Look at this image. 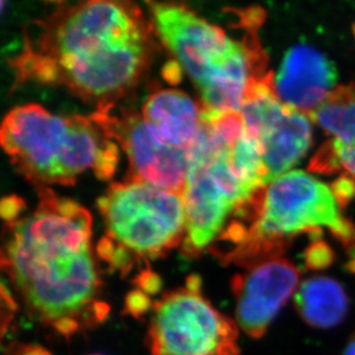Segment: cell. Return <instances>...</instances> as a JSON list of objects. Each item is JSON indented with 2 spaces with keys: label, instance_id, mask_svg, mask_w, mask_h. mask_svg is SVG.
Here are the masks:
<instances>
[{
  "label": "cell",
  "instance_id": "obj_1",
  "mask_svg": "<svg viewBox=\"0 0 355 355\" xmlns=\"http://www.w3.org/2000/svg\"><path fill=\"white\" fill-rule=\"evenodd\" d=\"M1 266L29 312L66 337L104 321L101 281L92 255V218L76 201L40 188L36 207L21 215L17 198L3 201Z\"/></svg>",
  "mask_w": 355,
  "mask_h": 355
},
{
  "label": "cell",
  "instance_id": "obj_2",
  "mask_svg": "<svg viewBox=\"0 0 355 355\" xmlns=\"http://www.w3.org/2000/svg\"><path fill=\"white\" fill-rule=\"evenodd\" d=\"M152 28L130 1L62 5L29 28L10 66L20 83L62 85L101 105L129 91L148 69Z\"/></svg>",
  "mask_w": 355,
  "mask_h": 355
},
{
  "label": "cell",
  "instance_id": "obj_3",
  "mask_svg": "<svg viewBox=\"0 0 355 355\" xmlns=\"http://www.w3.org/2000/svg\"><path fill=\"white\" fill-rule=\"evenodd\" d=\"M202 110V121L191 148L183 192L188 257L200 254L228 228L266 188L251 155L241 143L245 131L241 112Z\"/></svg>",
  "mask_w": 355,
  "mask_h": 355
},
{
  "label": "cell",
  "instance_id": "obj_4",
  "mask_svg": "<svg viewBox=\"0 0 355 355\" xmlns=\"http://www.w3.org/2000/svg\"><path fill=\"white\" fill-rule=\"evenodd\" d=\"M0 144L17 171L40 188L73 184L87 171L107 180L119 162L118 145L99 111L60 115L40 105H20L5 115Z\"/></svg>",
  "mask_w": 355,
  "mask_h": 355
},
{
  "label": "cell",
  "instance_id": "obj_5",
  "mask_svg": "<svg viewBox=\"0 0 355 355\" xmlns=\"http://www.w3.org/2000/svg\"><path fill=\"white\" fill-rule=\"evenodd\" d=\"M321 228L347 250L355 248L354 225L344 218L331 188L305 171H288L266 187L245 222L230 228L218 258L248 268L279 258L299 234L309 232L318 241Z\"/></svg>",
  "mask_w": 355,
  "mask_h": 355
},
{
  "label": "cell",
  "instance_id": "obj_6",
  "mask_svg": "<svg viewBox=\"0 0 355 355\" xmlns=\"http://www.w3.org/2000/svg\"><path fill=\"white\" fill-rule=\"evenodd\" d=\"M157 34L200 92L202 108L241 112L248 85L266 73L255 36L237 40L183 3H148Z\"/></svg>",
  "mask_w": 355,
  "mask_h": 355
},
{
  "label": "cell",
  "instance_id": "obj_7",
  "mask_svg": "<svg viewBox=\"0 0 355 355\" xmlns=\"http://www.w3.org/2000/svg\"><path fill=\"white\" fill-rule=\"evenodd\" d=\"M106 237L98 252L112 267L128 272L136 262L159 258L183 243V196L128 178L98 199Z\"/></svg>",
  "mask_w": 355,
  "mask_h": 355
},
{
  "label": "cell",
  "instance_id": "obj_8",
  "mask_svg": "<svg viewBox=\"0 0 355 355\" xmlns=\"http://www.w3.org/2000/svg\"><path fill=\"white\" fill-rule=\"evenodd\" d=\"M148 338L151 355H239L237 325L201 295L197 276L155 302Z\"/></svg>",
  "mask_w": 355,
  "mask_h": 355
},
{
  "label": "cell",
  "instance_id": "obj_9",
  "mask_svg": "<svg viewBox=\"0 0 355 355\" xmlns=\"http://www.w3.org/2000/svg\"><path fill=\"white\" fill-rule=\"evenodd\" d=\"M241 115L248 134L260 146L268 184L288 173L312 145L311 119L282 104L274 90L272 74L252 80Z\"/></svg>",
  "mask_w": 355,
  "mask_h": 355
},
{
  "label": "cell",
  "instance_id": "obj_10",
  "mask_svg": "<svg viewBox=\"0 0 355 355\" xmlns=\"http://www.w3.org/2000/svg\"><path fill=\"white\" fill-rule=\"evenodd\" d=\"M98 111L127 153L129 178L183 196L190 162L189 150L162 141L141 114H112L111 104L101 105Z\"/></svg>",
  "mask_w": 355,
  "mask_h": 355
},
{
  "label": "cell",
  "instance_id": "obj_11",
  "mask_svg": "<svg viewBox=\"0 0 355 355\" xmlns=\"http://www.w3.org/2000/svg\"><path fill=\"white\" fill-rule=\"evenodd\" d=\"M300 272L285 259L274 258L246 268L232 281L236 318L252 338L265 335L282 307L298 288Z\"/></svg>",
  "mask_w": 355,
  "mask_h": 355
},
{
  "label": "cell",
  "instance_id": "obj_12",
  "mask_svg": "<svg viewBox=\"0 0 355 355\" xmlns=\"http://www.w3.org/2000/svg\"><path fill=\"white\" fill-rule=\"evenodd\" d=\"M336 82L335 64L309 44L288 49L272 75L274 90L282 104L307 116L335 90Z\"/></svg>",
  "mask_w": 355,
  "mask_h": 355
},
{
  "label": "cell",
  "instance_id": "obj_13",
  "mask_svg": "<svg viewBox=\"0 0 355 355\" xmlns=\"http://www.w3.org/2000/svg\"><path fill=\"white\" fill-rule=\"evenodd\" d=\"M309 118L330 136L322 148L332 174L345 171L355 181V84L336 87Z\"/></svg>",
  "mask_w": 355,
  "mask_h": 355
},
{
  "label": "cell",
  "instance_id": "obj_14",
  "mask_svg": "<svg viewBox=\"0 0 355 355\" xmlns=\"http://www.w3.org/2000/svg\"><path fill=\"white\" fill-rule=\"evenodd\" d=\"M141 115L162 141L189 151L202 121V110L195 101L184 92L171 89L150 94Z\"/></svg>",
  "mask_w": 355,
  "mask_h": 355
},
{
  "label": "cell",
  "instance_id": "obj_15",
  "mask_svg": "<svg viewBox=\"0 0 355 355\" xmlns=\"http://www.w3.org/2000/svg\"><path fill=\"white\" fill-rule=\"evenodd\" d=\"M295 309L302 320L316 329L338 325L349 312V297L334 278L315 276L299 285L295 295Z\"/></svg>",
  "mask_w": 355,
  "mask_h": 355
},
{
  "label": "cell",
  "instance_id": "obj_16",
  "mask_svg": "<svg viewBox=\"0 0 355 355\" xmlns=\"http://www.w3.org/2000/svg\"><path fill=\"white\" fill-rule=\"evenodd\" d=\"M334 252L327 243L315 241L305 252V263L309 269H323L334 261Z\"/></svg>",
  "mask_w": 355,
  "mask_h": 355
},
{
  "label": "cell",
  "instance_id": "obj_17",
  "mask_svg": "<svg viewBox=\"0 0 355 355\" xmlns=\"http://www.w3.org/2000/svg\"><path fill=\"white\" fill-rule=\"evenodd\" d=\"M330 188L340 207L346 206L355 197V181L347 175L337 178Z\"/></svg>",
  "mask_w": 355,
  "mask_h": 355
},
{
  "label": "cell",
  "instance_id": "obj_18",
  "mask_svg": "<svg viewBox=\"0 0 355 355\" xmlns=\"http://www.w3.org/2000/svg\"><path fill=\"white\" fill-rule=\"evenodd\" d=\"M127 309L130 314L141 316L150 309V299L144 292L134 291L128 295Z\"/></svg>",
  "mask_w": 355,
  "mask_h": 355
},
{
  "label": "cell",
  "instance_id": "obj_19",
  "mask_svg": "<svg viewBox=\"0 0 355 355\" xmlns=\"http://www.w3.org/2000/svg\"><path fill=\"white\" fill-rule=\"evenodd\" d=\"M141 288L146 295L158 291L159 288H160L158 276L150 272H145L144 274H141Z\"/></svg>",
  "mask_w": 355,
  "mask_h": 355
},
{
  "label": "cell",
  "instance_id": "obj_20",
  "mask_svg": "<svg viewBox=\"0 0 355 355\" xmlns=\"http://www.w3.org/2000/svg\"><path fill=\"white\" fill-rule=\"evenodd\" d=\"M13 355H50V353L38 346H24L15 351Z\"/></svg>",
  "mask_w": 355,
  "mask_h": 355
},
{
  "label": "cell",
  "instance_id": "obj_21",
  "mask_svg": "<svg viewBox=\"0 0 355 355\" xmlns=\"http://www.w3.org/2000/svg\"><path fill=\"white\" fill-rule=\"evenodd\" d=\"M344 355H355V335L353 336L349 344L346 346L345 352Z\"/></svg>",
  "mask_w": 355,
  "mask_h": 355
},
{
  "label": "cell",
  "instance_id": "obj_22",
  "mask_svg": "<svg viewBox=\"0 0 355 355\" xmlns=\"http://www.w3.org/2000/svg\"><path fill=\"white\" fill-rule=\"evenodd\" d=\"M354 35H355V27H354Z\"/></svg>",
  "mask_w": 355,
  "mask_h": 355
}]
</instances>
